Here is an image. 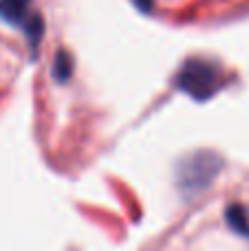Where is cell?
Wrapping results in <instances>:
<instances>
[{
  "mask_svg": "<svg viewBox=\"0 0 249 251\" xmlns=\"http://www.w3.org/2000/svg\"><path fill=\"white\" fill-rule=\"evenodd\" d=\"M225 84V71L205 57H188L174 75V86L197 101H207Z\"/></svg>",
  "mask_w": 249,
  "mask_h": 251,
  "instance_id": "6da1fadb",
  "label": "cell"
},
{
  "mask_svg": "<svg viewBox=\"0 0 249 251\" xmlns=\"http://www.w3.org/2000/svg\"><path fill=\"white\" fill-rule=\"evenodd\" d=\"M221 168H223V159L216 152H192V154L183 156L176 165V183L183 190V194H199L205 187H210V183L216 178Z\"/></svg>",
  "mask_w": 249,
  "mask_h": 251,
  "instance_id": "7a4b0ae2",
  "label": "cell"
},
{
  "mask_svg": "<svg viewBox=\"0 0 249 251\" xmlns=\"http://www.w3.org/2000/svg\"><path fill=\"white\" fill-rule=\"evenodd\" d=\"M0 16L9 25L25 31L31 51H38L44 35V20L38 11L31 9V0H0Z\"/></svg>",
  "mask_w": 249,
  "mask_h": 251,
  "instance_id": "3957f363",
  "label": "cell"
},
{
  "mask_svg": "<svg viewBox=\"0 0 249 251\" xmlns=\"http://www.w3.org/2000/svg\"><path fill=\"white\" fill-rule=\"evenodd\" d=\"M225 221H227V225L232 227L236 234L241 236H247L249 238V221H247V214L245 209L241 207V205H229L227 209H225Z\"/></svg>",
  "mask_w": 249,
  "mask_h": 251,
  "instance_id": "277c9868",
  "label": "cell"
},
{
  "mask_svg": "<svg viewBox=\"0 0 249 251\" xmlns=\"http://www.w3.org/2000/svg\"><path fill=\"white\" fill-rule=\"evenodd\" d=\"M71 77H73V60L62 49V51H57L55 60H53V79L57 84H66Z\"/></svg>",
  "mask_w": 249,
  "mask_h": 251,
  "instance_id": "5b68a950",
  "label": "cell"
},
{
  "mask_svg": "<svg viewBox=\"0 0 249 251\" xmlns=\"http://www.w3.org/2000/svg\"><path fill=\"white\" fill-rule=\"evenodd\" d=\"M135 4L141 9V11H146V13L152 9V0H135Z\"/></svg>",
  "mask_w": 249,
  "mask_h": 251,
  "instance_id": "8992f818",
  "label": "cell"
}]
</instances>
